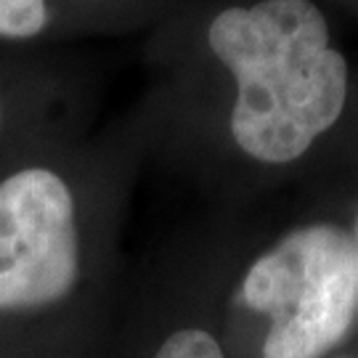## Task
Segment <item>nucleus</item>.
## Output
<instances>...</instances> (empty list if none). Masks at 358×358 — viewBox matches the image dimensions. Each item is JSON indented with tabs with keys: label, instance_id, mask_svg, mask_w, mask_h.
I'll list each match as a JSON object with an SVG mask.
<instances>
[{
	"label": "nucleus",
	"instance_id": "nucleus-1",
	"mask_svg": "<svg viewBox=\"0 0 358 358\" xmlns=\"http://www.w3.org/2000/svg\"><path fill=\"white\" fill-rule=\"evenodd\" d=\"M207 43L236 80L234 141L257 162H294L343 115L345 56L310 0L231 6L213 19Z\"/></svg>",
	"mask_w": 358,
	"mask_h": 358
},
{
	"label": "nucleus",
	"instance_id": "nucleus-2",
	"mask_svg": "<svg viewBox=\"0 0 358 358\" xmlns=\"http://www.w3.org/2000/svg\"><path fill=\"white\" fill-rule=\"evenodd\" d=\"M242 300L271 321L263 358L329 353L356 319V236L329 223L287 234L247 271Z\"/></svg>",
	"mask_w": 358,
	"mask_h": 358
},
{
	"label": "nucleus",
	"instance_id": "nucleus-3",
	"mask_svg": "<svg viewBox=\"0 0 358 358\" xmlns=\"http://www.w3.org/2000/svg\"><path fill=\"white\" fill-rule=\"evenodd\" d=\"M80 273L75 202L66 183L29 167L0 183V310L64 300Z\"/></svg>",
	"mask_w": 358,
	"mask_h": 358
},
{
	"label": "nucleus",
	"instance_id": "nucleus-4",
	"mask_svg": "<svg viewBox=\"0 0 358 358\" xmlns=\"http://www.w3.org/2000/svg\"><path fill=\"white\" fill-rule=\"evenodd\" d=\"M45 0H0V35L32 38L45 27Z\"/></svg>",
	"mask_w": 358,
	"mask_h": 358
},
{
	"label": "nucleus",
	"instance_id": "nucleus-5",
	"mask_svg": "<svg viewBox=\"0 0 358 358\" xmlns=\"http://www.w3.org/2000/svg\"><path fill=\"white\" fill-rule=\"evenodd\" d=\"M154 358H226L213 334L202 329H180L170 334Z\"/></svg>",
	"mask_w": 358,
	"mask_h": 358
},
{
	"label": "nucleus",
	"instance_id": "nucleus-6",
	"mask_svg": "<svg viewBox=\"0 0 358 358\" xmlns=\"http://www.w3.org/2000/svg\"><path fill=\"white\" fill-rule=\"evenodd\" d=\"M356 247H358V226H356Z\"/></svg>",
	"mask_w": 358,
	"mask_h": 358
}]
</instances>
